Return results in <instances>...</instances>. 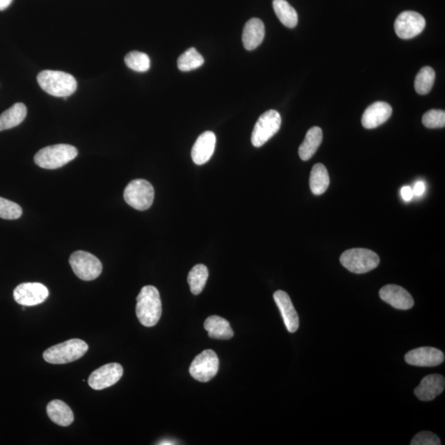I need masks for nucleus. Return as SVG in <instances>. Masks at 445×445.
Returning a JSON list of instances; mask_svg holds the SVG:
<instances>
[{"instance_id": "31", "label": "nucleus", "mask_w": 445, "mask_h": 445, "mask_svg": "<svg viewBox=\"0 0 445 445\" xmlns=\"http://www.w3.org/2000/svg\"><path fill=\"white\" fill-rule=\"evenodd\" d=\"M422 123L427 128L435 129L445 127V111L442 110H430L422 118Z\"/></svg>"}, {"instance_id": "32", "label": "nucleus", "mask_w": 445, "mask_h": 445, "mask_svg": "<svg viewBox=\"0 0 445 445\" xmlns=\"http://www.w3.org/2000/svg\"><path fill=\"white\" fill-rule=\"evenodd\" d=\"M440 439L437 435L430 431H422L418 433L412 440L411 445H440Z\"/></svg>"}, {"instance_id": "8", "label": "nucleus", "mask_w": 445, "mask_h": 445, "mask_svg": "<svg viewBox=\"0 0 445 445\" xmlns=\"http://www.w3.org/2000/svg\"><path fill=\"white\" fill-rule=\"evenodd\" d=\"M70 264L79 279L90 282L99 277L102 265L99 258L84 251H77L70 258Z\"/></svg>"}, {"instance_id": "9", "label": "nucleus", "mask_w": 445, "mask_h": 445, "mask_svg": "<svg viewBox=\"0 0 445 445\" xmlns=\"http://www.w3.org/2000/svg\"><path fill=\"white\" fill-rule=\"evenodd\" d=\"M219 358L215 351L206 350L195 356L191 363L189 372L195 380L207 382L212 380L219 371Z\"/></svg>"}, {"instance_id": "12", "label": "nucleus", "mask_w": 445, "mask_h": 445, "mask_svg": "<svg viewBox=\"0 0 445 445\" xmlns=\"http://www.w3.org/2000/svg\"><path fill=\"white\" fill-rule=\"evenodd\" d=\"M48 296V289L41 283H22L13 291L15 301L22 306L42 304Z\"/></svg>"}, {"instance_id": "7", "label": "nucleus", "mask_w": 445, "mask_h": 445, "mask_svg": "<svg viewBox=\"0 0 445 445\" xmlns=\"http://www.w3.org/2000/svg\"><path fill=\"white\" fill-rule=\"evenodd\" d=\"M282 126V118L277 111L269 110L262 114L252 134V144L259 148L277 134Z\"/></svg>"}, {"instance_id": "1", "label": "nucleus", "mask_w": 445, "mask_h": 445, "mask_svg": "<svg viewBox=\"0 0 445 445\" xmlns=\"http://www.w3.org/2000/svg\"><path fill=\"white\" fill-rule=\"evenodd\" d=\"M136 315L145 327H154L162 315V302L157 288L147 286L137 296Z\"/></svg>"}, {"instance_id": "29", "label": "nucleus", "mask_w": 445, "mask_h": 445, "mask_svg": "<svg viewBox=\"0 0 445 445\" xmlns=\"http://www.w3.org/2000/svg\"><path fill=\"white\" fill-rule=\"evenodd\" d=\"M124 63L128 68L136 72L143 73L150 68V59L145 53L131 51L124 57Z\"/></svg>"}, {"instance_id": "23", "label": "nucleus", "mask_w": 445, "mask_h": 445, "mask_svg": "<svg viewBox=\"0 0 445 445\" xmlns=\"http://www.w3.org/2000/svg\"><path fill=\"white\" fill-rule=\"evenodd\" d=\"M26 106L21 102H17L12 106L1 115H0V131L8 130L19 126L26 118Z\"/></svg>"}, {"instance_id": "33", "label": "nucleus", "mask_w": 445, "mask_h": 445, "mask_svg": "<svg viewBox=\"0 0 445 445\" xmlns=\"http://www.w3.org/2000/svg\"><path fill=\"white\" fill-rule=\"evenodd\" d=\"M400 193H402V197L405 202H409V200H411L414 195L412 189L410 186H403L402 191H400Z\"/></svg>"}, {"instance_id": "28", "label": "nucleus", "mask_w": 445, "mask_h": 445, "mask_svg": "<svg viewBox=\"0 0 445 445\" xmlns=\"http://www.w3.org/2000/svg\"><path fill=\"white\" fill-rule=\"evenodd\" d=\"M204 58L195 48H190L178 58L177 67L181 71L197 70L204 64Z\"/></svg>"}, {"instance_id": "17", "label": "nucleus", "mask_w": 445, "mask_h": 445, "mask_svg": "<svg viewBox=\"0 0 445 445\" xmlns=\"http://www.w3.org/2000/svg\"><path fill=\"white\" fill-rule=\"evenodd\" d=\"M393 109L385 102H376L364 111L362 122L366 129H375L385 123L390 118Z\"/></svg>"}, {"instance_id": "6", "label": "nucleus", "mask_w": 445, "mask_h": 445, "mask_svg": "<svg viewBox=\"0 0 445 445\" xmlns=\"http://www.w3.org/2000/svg\"><path fill=\"white\" fill-rule=\"evenodd\" d=\"M126 202L137 211H146L152 206L154 199L153 186L144 179L134 180L124 191Z\"/></svg>"}, {"instance_id": "3", "label": "nucleus", "mask_w": 445, "mask_h": 445, "mask_svg": "<svg viewBox=\"0 0 445 445\" xmlns=\"http://www.w3.org/2000/svg\"><path fill=\"white\" fill-rule=\"evenodd\" d=\"M78 150L70 145L60 144L46 147L35 155L34 161L44 169H57L66 165L77 157Z\"/></svg>"}, {"instance_id": "35", "label": "nucleus", "mask_w": 445, "mask_h": 445, "mask_svg": "<svg viewBox=\"0 0 445 445\" xmlns=\"http://www.w3.org/2000/svg\"><path fill=\"white\" fill-rule=\"evenodd\" d=\"M13 0H0V11L6 10L10 6Z\"/></svg>"}, {"instance_id": "19", "label": "nucleus", "mask_w": 445, "mask_h": 445, "mask_svg": "<svg viewBox=\"0 0 445 445\" xmlns=\"http://www.w3.org/2000/svg\"><path fill=\"white\" fill-rule=\"evenodd\" d=\"M265 26L259 19H252L245 24L243 32V43L248 51L255 50L264 42Z\"/></svg>"}, {"instance_id": "2", "label": "nucleus", "mask_w": 445, "mask_h": 445, "mask_svg": "<svg viewBox=\"0 0 445 445\" xmlns=\"http://www.w3.org/2000/svg\"><path fill=\"white\" fill-rule=\"evenodd\" d=\"M38 82L43 90L51 96L67 97L76 91V79L62 71L44 70L38 75Z\"/></svg>"}, {"instance_id": "20", "label": "nucleus", "mask_w": 445, "mask_h": 445, "mask_svg": "<svg viewBox=\"0 0 445 445\" xmlns=\"http://www.w3.org/2000/svg\"><path fill=\"white\" fill-rule=\"evenodd\" d=\"M47 412L49 418L58 426H69L74 419L72 410L63 400H51L47 405Z\"/></svg>"}, {"instance_id": "11", "label": "nucleus", "mask_w": 445, "mask_h": 445, "mask_svg": "<svg viewBox=\"0 0 445 445\" xmlns=\"http://www.w3.org/2000/svg\"><path fill=\"white\" fill-rule=\"evenodd\" d=\"M123 372L122 366L118 363L105 364L91 373L88 378V385L95 390L109 388L121 380Z\"/></svg>"}, {"instance_id": "10", "label": "nucleus", "mask_w": 445, "mask_h": 445, "mask_svg": "<svg viewBox=\"0 0 445 445\" xmlns=\"http://www.w3.org/2000/svg\"><path fill=\"white\" fill-rule=\"evenodd\" d=\"M426 26L424 17L416 12L405 11L395 21L394 29L398 37L404 40L412 39L421 34Z\"/></svg>"}, {"instance_id": "4", "label": "nucleus", "mask_w": 445, "mask_h": 445, "mask_svg": "<svg viewBox=\"0 0 445 445\" xmlns=\"http://www.w3.org/2000/svg\"><path fill=\"white\" fill-rule=\"evenodd\" d=\"M88 346L86 341L71 339L50 347L44 351L43 357L47 362L63 364L75 362L86 354Z\"/></svg>"}, {"instance_id": "22", "label": "nucleus", "mask_w": 445, "mask_h": 445, "mask_svg": "<svg viewBox=\"0 0 445 445\" xmlns=\"http://www.w3.org/2000/svg\"><path fill=\"white\" fill-rule=\"evenodd\" d=\"M323 141L322 129L312 127L306 134L305 139L299 149L300 157L304 161H308L317 152Z\"/></svg>"}, {"instance_id": "27", "label": "nucleus", "mask_w": 445, "mask_h": 445, "mask_svg": "<svg viewBox=\"0 0 445 445\" xmlns=\"http://www.w3.org/2000/svg\"><path fill=\"white\" fill-rule=\"evenodd\" d=\"M435 79V70L426 66L419 71L415 79V89L418 95H426L432 89Z\"/></svg>"}, {"instance_id": "36", "label": "nucleus", "mask_w": 445, "mask_h": 445, "mask_svg": "<svg viewBox=\"0 0 445 445\" xmlns=\"http://www.w3.org/2000/svg\"><path fill=\"white\" fill-rule=\"evenodd\" d=\"M159 444L171 445V444H175V443H172L171 442H169V440H165V442H163L162 443H159Z\"/></svg>"}, {"instance_id": "14", "label": "nucleus", "mask_w": 445, "mask_h": 445, "mask_svg": "<svg viewBox=\"0 0 445 445\" xmlns=\"http://www.w3.org/2000/svg\"><path fill=\"white\" fill-rule=\"evenodd\" d=\"M380 296L382 300L400 310L412 308L414 300L406 289L396 284H388L380 289Z\"/></svg>"}, {"instance_id": "13", "label": "nucleus", "mask_w": 445, "mask_h": 445, "mask_svg": "<svg viewBox=\"0 0 445 445\" xmlns=\"http://www.w3.org/2000/svg\"><path fill=\"white\" fill-rule=\"evenodd\" d=\"M405 362L414 366L435 367L444 362V354L434 347H420L409 351L405 355Z\"/></svg>"}, {"instance_id": "25", "label": "nucleus", "mask_w": 445, "mask_h": 445, "mask_svg": "<svg viewBox=\"0 0 445 445\" xmlns=\"http://www.w3.org/2000/svg\"><path fill=\"white\" fill-rule=\"evenodd\" d=\"M273 8L283 25L289 29L296 28L298 24V13L286 0H274Z\"/></svg>"}, {"instance_id": "5", "label": "nucleus", "mask_w": 445, "mask_h": 445, "mask_svg": "<svg viewBox=\"0 0 445 445\" xmlns=\"http://www.w3.org/2000/svg\"><path fill=\"white\" fill-rule=\"evenodd\" d=\"M340 261L350 273H367L380 265V257L375 252L366 248H353L342 253Z\"/></svg>"}, {"instance_id": "34", "label": "nucleus", "mask_w": 445, "mask_h": 445, "mask_svg": "<svg viewBox=\"0 0 445 445\" xmlns=\"http://www.w3.org/2000/svg\"><path fill=\"white\" fill-rule=\"evenodd\" d=\"M426 190L425 184L421 181H418L417 184L414 186L413 194L416 195V197H420Z\"/></svg>"}, {"instance_id": "24", "label": "nucleus", "mask_w": 445, "mask_h": 445, "mask_svg": "<svg viewBox=\"0 0 445 445\" xmlns=\"http://www.w3.org/2000/svg\"><path fill=\"white\" fill-rule=\"evenodd\" d=\"M329 184H330V177L326 167L322 163L315 164L312 169L309 178L312 193L316 195H322L327 190Z\"/></svg>"}, {"instance_id": "16", "label": "nucleus", "mask_w": 445, "mask_h": 445, "mask_svg": "<svg viewBox=\"0 0 445 445\" xmlns=\"http://www.w3.org/2000/svg\"><path fill=\"white\" fill-rule=\"evenodd\" d=\"M273 297L275 304L282 313L287 330L291 333L296 332L299 329L300 320L291 298L287 293L282 291L275 292Z\"/></svg>"}, {"instance_id": "30", "label": "nucleus", "mask_w": 445, "mask_h": 445, "mask_svg": "<svg viewBox=\"0 0 445 445\" xmlns=\"http://www.w3.org/2000/svg\"><path fill=\"white\" fill-rule=\"evenodd\" d=\"M22 213L19 204L0 197V218L4 220H17Z\"/></svg>"}, {"instance_id": "21", "label": "nucleus", "mask_w": 445, "mask_h": 445, "mask_svg": "<svg viewBox=\"0 0 445 445\" xmlns=\"http://www.w3.org/2000/svg\"><path fill=\"white\" fill-rule=\"evenodd\" d=\"M204 327L208 332L209 337L213 339L228 340L234 337V333L229 323L220 316L209 317L204 322Z\"/></svg>"}, {"instance_id": "26", "label": "nucleus", "mask_w": 445, "mask_h": 445, "mask_svg": "<svg viewBox=\"0 0 445 445\" xmlns=\"http://www.w3.org/2000/svg\"><path fill=\"white\" fill-rule=\"evenodd\" d=\"M209 277L207 267L203 264L195 266L188 275V283L191 293L195 296L203 291Z\"/></svg>"}, {"instance_id": "15", "label": "nucleus", "mask_w": 445, "mask_h": 445, "mask_svg": "<svg viewBox=\"0 0 445 445\" xmlns=\"http://www.w3.org/2000/svg\"><path fill=\"white\" fill-rule=\"evenodd\" d=\"M216 136L212 131H206L198 137L191 150V158L197 165L207 163L215 152Z\"/></svg>"}, {"instance_id": "18", "label": "nucleus", "mask_w": 445, "mask_h": 445, "mask_svg": "<svg viewBox=\"0 0 445 445\" xmlns=\"http://www.w3.org/2000/svg\"><path fill=\"white\" fill-rule=\"evenodd\" d=\"M444 387L445 380L442 375H430L423 378L414 390V394L423 402H430L443 393Z\"/></svg>"}]
</instances>
